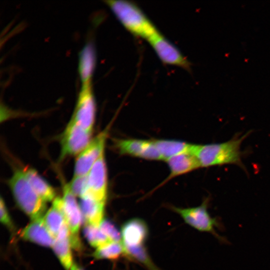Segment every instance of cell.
<instances>
[{"instance_id": "obj_18", "label": "cell", "mask_w": 270, "mask_h": 270, "mask_svg": "<svg viewBox=\"0 0 270 270\" xmlns=\"http://www.w3.org/2000/svg\"><path fill=\"white\" fill-rule=\"evenodd\" d=\"M166 161L170 170L168 179L200 167L196 157L190 152L174 156Z\"/></svg>"}, {"instance_id": "obj_4", "label": "cell", "mask_w": 270, "mask_h": 270, "mask_svg": "<svg viewBox=\"0 0 270 270\" xmlns=\"http://www.w3.org/2000/svg\"><path fill=\"white\" fill-rule=\"evenodd\" d=\"M208 199L204 200L199 206L190 208H172L184 221L196 230L212 234L221 243L228 244V240L216 232V228H223L222 224L216 218H212L208 211Z\"/></svg>"}, {"instance_id": "obj_19", "label": "cell", "mask_w": 270, "mask_h": 270, "mask_svg": "<svg viewBox=\"0 0 270 270\" xmlns=\"http://www.w3.org/2000/svg\"><path fill=\"white\" fill-rule=\"evenodd\" d=\"M23 171L32 188L44 201L50 202L56 198L54 189L35 170L26 168Z\"/></svg>"}, {"instance_id": "obj_2", "label": "cell", "mask_w": 270, "mask_h": 270, "mask_svg": "<svg viewBox=\"0 0 270 270\" xmlns=\"http://www.w3.org/2000/svg\"><path fill=\"white\" fill-rule=\"evenodd\" d=\"M124 27L133 35L148 40L158 30L134 3L124 0L104 1Z\"/></svg>"}, {"instance_id": "obj_17", "label": "cell", "mask_w": 270, "mask_h": 270, "mask_svg": "<svg viewBox=\"0 0 270 270\" xmlns=\"http://www.w3.org/2000/svg\"><path fill=\"white\" fill-rule=\"evenodd\" d=\"M44 220L50 234L55 239L66 223L62 198L58 197L53 200L52 207L44 215Z\"/></svg>"}, {"instance_id": "obj_1", "label": "cell", "mask_w": 270, "mask_h": 270, "mask_svg": "<svg viewBox=\"0 0 270 270\" xmlns=\"http://www.w3.org/2000/svg\"><path fill=\"white\" fill-rule=\"evenodd\" d=\"M249 132L222 143L204 145L192 144L190 153L198 160L200 167L226 164L241 166L242 152L240 146Z\"/></svg>"}, {"instance_id": "obj_10", "label": "cell", "mask_w": 270, "mask_h": 270, "mask_svg": "<svg viewBox=\"0 0 270 270\" xmlns=\"http://www.w3.org/2000/svg\"><path fill=\"white\" fill-rule=\"evenodd\" d=\"M115 145L122 154L150 160H163L153 140H118Z\"/></svg>"}, {"instance_id": "obj_6", "label": "cell", "mask_w": 270, "mask_h": 270, "mask_svg": "<svg viewBox=\"0 0 270 270\" xmlns=\"http://www.w3.org/2000/svg\"><path fill=\"white\" fill-rule=\"evenodd\" d=\"M92 132L70 120L61 136V157L79 154L91 142Z\"/></svg>"}, {"instance_id": "obj_9", "label": "cell", "mask_w": 270, "mask_h": 270, "mask_svg": "<svg viewBox=\"0 0 270 270\" xmlns=\"http://www.w3.org/2000/svg\"><path fill=\"white\" fill-rule=\"evenodd\" d=\"M108 132L104 130L92 138L76 159L74 176L87 175L100 155L104 152Z\"/></svg>"}, {"instance_id": "obj_25", "label": "cell", "mask_w": 270, "mask_h": 270, "mask_svg": "<svg viewBox=\"0 0 270 270\" xmlns=\"http://www.w3.org/2000/svg\"><path fill=\"white\" fill-rule=\"evenodd\" d=\"M99 228L110 241L121 242V232H120L116 226L109 220L103 219L99 225Z\"/></svg>"}, {"instance_id": "obj_20", "label": "cell", "mask_w": 270, "mask_h": 270, "mask_svg": "<svg viewBox=\"0 0 270 270\" xmlns=\"http://www.w3.org/2000/svg\"><path fill=\"white\" fill-rule=\"evenodd\" d=\"M153 141L161 154L162 159L166 160L174 156L190 152L192 145L184 142L174 140H158Z\"/></svg>"}, {"instance_id": "obj_16", "label": "cell", "mask_w": 270, "mask_h": 270, "mask_svg": "<svg viewBox=\"0 0 270 270\" xmlns=\"http://www.w3.org/2000/svg\"><path fill=\"white\" fill-rule=\"evenodd\" d=\"M70 230L67 224H64L56 238L52 248L61 264L66 270H70L73 264L70 250Z\"/></svg>"}, {"instance_id": "obj_12", "label": "cell", "mask_w": 270, "mask_h": 270, "mask_svg": "<svg viewBox=\"0 0 270 270\" xmlns=\"http://www.w3.org/2000/svg\"><path fill=\"white\" fill-rule=\"evenodd\" d=\"M148 233V226L144 220L139 218L129 220L122 228V242L124 247L144 244Z\"/></svg>"}, {"instance_id": "obj_21", "label": "cell", "mask_w": 270, "mask_h": 270, "mask_svg": "<svg viewBox=\"0 0 270 270\" xmlns=\"http://www.w3.org/2000/svg\"><path fill=\"white\" fill-rule=\"evenodd\" d=\"M125 255V250L122 242H108L96 248L93 256L97 259L116 260Z\"/></svg>"}, {"instance_id": "obj_23", "label": "cell", "mask_w": 270, "mask_h": 270, "mask_svg": "<svg viewBox=\"0 0 270 270\" xmlns=\"http://www.w3.org/2000/svg\"><path fill=\"white\" fill-rule=\"evenodd\" d=\"M84 234L88 243L94 248H98L108 242H111L98 226L86 224L84 228Z\"/></svg>"}, {"instance_id": "obj_7", "label": "cell", "mask_w": 270, "mask_h": 270, "mask_svg": "<svg viewBox=\"0 0 270 270\" xmlns=\"http://www.w3.org/2000/svg\"><path fill=\"white\" fill-rule=\"evenodd\" d=\"M147 40L164 64L190 70V64L189 61L159 31Z\"/></svg>"}, {"instance_id": "obj_13", "label": "cell", "mask_w": 270, "mask_h": 270, "mask_svg": "<svg viewBox=\"0 0 270 270\" xmlns=\"http://www.w3.org/2000/svg\"><path fill=\"white\" fill-rule=\"evenodd\" d=\"M20 236L26 240L46 247L52 246L54 241L44 224V216L32 220L22 230Z\"/></svg>"}, {"instance_id": "obj_11", "label": "cell", "mask_w": 270, "mask_h": 270, "mask_svg": "<svg viewBox=\"0 0 270 270\" xmlns=\"http://www.w3.org/2000/svg\"><path fill=\"white\" fill-rule=\"evenodd\" d=\"M88 191L97 200L106 202L107 197V170L104 152L95 162L88 174Z\"/></svg>"}, {"instance_id": "obj_15", "label": "cell", "mask_w": 270, "mask_h": 270, "mask_svg": "<svg viewBox=\"0 0 270 270\" xmlns=\"http://www.w3.org/2000/svg\"><path fill=\"white\" fill-rule=\"evenodd\" d=\"M105 202L100 201L88 192L80 198V204L86 224L99 226L104 219Z\"/></svg>"}, {"instance_id": "obj_5", "label": "cell", "mask_w": 270, "mask_h": 270, "mask_svg": "<svg viewBox=\"0 0 270 270\" xmlns=\"http://www.w3.org/2000/svg\"><path fill=\"white\" fill-rule=\"evenodd\" d=\"M96 113V102L92 84L81 86L70 120L84 129L92 132Z\"/></svg>"}, {"instance_id": "obj_22", "label": "cell", "mask_w": 270, "mask_h": 270, "mask_svg": "<svg viewBox=\"0 0 270 270\" xmlns=\"http://www.w3.org/2000/svg\"><path fill=\"white\" fill-rule=\"evenodd\" d=\"M124 248L126 256L143 264L148 270H161L153 262L144 244Z\"/></svg>"}, {"instance_id": "obj_24", "label": "cell", "mask_w": 270, "mask_h": 270, "mask_svg": "<svg viewBox=\"0 0 270 270\" xmlns=\"http://www.w3.org/2000/svg\"><path fill=\"white\" fill-rule=\"evenodd\" d=\"M68 185L70 191L74 196L80 198L88 191V174L74 176Z\"/></svg>"}, {"instance_id": "obj_27", "label": "cell", "mask_w": 270, "mask_h": 270, "mask_svg": "<svg viewBox=\"0 0 270 270\" xmlns=\"http://www.w3.org/2000/svg\"><path fill=\"white\" fill-rule=\"evenodd\" d=\"M70 270H83L81 268L75 264H73Z\"/></svg>"}, {"instance_id": "obj_3", "label": "cell", "mask_w": 270, "mask_h": 270, "mask_svg": "<svg viewBox=\"0 0 270 270\" xmlns=\"http://www.w3.org/2000/svg\"><path fill=\"white\" fill-rule=\"evenodd\" d=\"M8 185L17 205L32 220L43 217L46 202L32 188L23 170H16Z\"/></svg>"}, {"instance_id": "obj_8", "label": "cell", "mask_w": 270, "mask_h": 270, "mask_svg": "<svg viewBox=\"0 0 270 270\" xmlns=\"http://www.w3.org/2000/svg\"><path fill=\"white\" fill-rule=\"evenodd\" d=\"M68 184L64 186L62 198L66 222L70 230V240L72 247L76 250L80 248L79 229L82 218L80 206Z\"/></svg>"}, {"instance_id": "obj_14", "label": "cell", "mask_w": 270, "mask_h": 270, "mask_svg": "<svg viewBox=\"0 0 270 270\" xmlns=\"http://www.w3.org/2000/svg\"><path fill=\"white\" fill-rule=\"evenodd\" d=\"M96 64V53L94 44L86 43L78 56V72L82 86L92 84V78Z\"/></svg>"}, {"instance_id": "obj_26", "label": "cell", "mask_w": 270, "mask_h": 270, "mask_svg": "<svg viewBox=\"0 0 270 270\" xmlns=\"http://www.w3.org/2000/svg\"><path fill=\"white\" fill-rule=\"evenodd\" d=\"M0 216L1 222L6 227L10 230H12L13 225L8 212L4 202L2 198L0 199Z\"/></svg>"}]
</instances>
